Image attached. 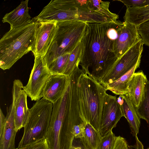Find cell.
<instances>
[{
    "instance_id": "6da1fadb",
    "label": "cell",
    "mask_w": 149,
    "mask_h": 149,
    "mask_svg": "<svg viewBox=\"0 0 149 149\" xmlns=\"http://www.w3.org/2000/svg\"><path fill=\"white\" fill-rule=\"evenodd\" d=\"M110 22L88 23L83 38L82 70L98 81L113 68L118 59L114 52V41L107 32Z\"/></svg>"
},
{
    "instance_id": "7a4b0ae2",
    "label": "cell",
    "mask_w": 149,
    "mask_h": 149,
    "mask_svg": "<svg viewBox=\"0 0 149 149\" xmlns=\"http://www.w3.org/2000/svg\"><path fill=\"white\" fill-rule=\"evenodd\" d=\"M40 22L80 21L102 23L116 21L104 15L94 6L91 0H52L36 16Z\"/></svg>"
},
{
    "instance_id": "3957f363",
    "label": "cell",
    "mask_w": 149,
    "mask_h": 149,
    "mask_svg": "<svg viewBox=\"0 0 149 149\" xmlns=\"http://www.w3.org/2000/svg\"><path fill=\"white\" fill-rule=\"evenodd\" d=\"M39 22L34 17L29 22L10 29L0 40V68L9 69L33 48Z\"/></svg>"
},
{
    "instance_id": "277c9868",
    "label": "cell",
    "mask_w": 149,
    "mask_h": 149,
    "mask_svg": "<svg viewBox=\"0 0 149 149\" xmlns=\"http://www.w3.org/2000/svg\"><path fill=\"white\" fill-rule=\"evenodd\" d=\"M80 123L71 113L69 94L66 91L53 104L46 137L49 149H72L74 138L72 129Z\"/></svg>"
},
{
    "instance_id": "5b68a950",
    "label": "cell",
    "mask_w": 149,
    "mask_h": 149,
    "mask_svg": "<svg viewBox=\"0 0 149 149\" xmlns=\"http://www.w3.org/2000/svg\"><path fill=\"white\" fill-rule=\"evenodd\" d=\"M77 88L83 122L90 124L99 132L107 91L97 80L82 69L78 78Z\"/></svg>"
},
{
    "instance_id": "8992f818",
    "label": "cell",
    "mask_w": 149,
    "mask_h": 149,
    "mask_svg": "<svg viewBox=\"0 0 149 149\" xmlns=\"http://www.w3.org/2000/svg\"><path fill=\"white\" fill-rule=\"evenodd\" d=\"M87 24L73 21L57 22L55 34L44 56L47 65L61 55L72 51L84 37Z\"/></svg>"
},
{
    "instance_id": "52a82bcc",
    "label": "cell",
    "mask_w": 149,
    "mask_h": 149,
    "mask_svg": "<svg viewBox=\"0 0 149 149\" xmlns=\"http://www.w3.org/2000/svg\"><path fill=\"white\" fill-rule=\"evenodd\" d=\"M53 108V104L43 98L33 104L29 109L18 148L46 138Z\"/></svg>"
},
{
    "instance_id": "ba28073f",
    "label": "cell",
    "mask_w": 149,
    "mask_h": 149,
    "mask_svg": "<svg viewBox=\"0 0 149 149\" xmlns=\"http://www.w3.org/2000/svg\"><path fill=\"white\" fill-rule=\"evenodd\" d=\"M143 44L141 39L132 47L118 59L113 68L98 82L104 86L117 80L131 69L141 59Z\"/></svg>"
},
{
    "instance_id": "9c48e42d",
    "label": "cell",
    "mask_w": 149,
    "mask_h": 149,
    "mask_svg": "<svg viewBox=\"0 0 149 149\" xmlns=\"http://www.w3.org/2000/svg\"><path fill=\"white\" fill-rule=\"evenodd\" d=\"M51 75L44 57H35L28 82L22 88L32 101H37L43 97L44 89Z\"/></svg>"
},
{
    "instance_id": "30bf717a",
    "label": "cell",
    "mask_w": 149,
    "mask_h": 149,
    "mask_svg": "<svg viewBox=\"0 0 149 149\" xmlns=\"http://www.w3.org/2000/svg\"><path fill=\"white\" fill-rule=\"evenodd\" d=\"M116 96L106 93L102 110L100 133L102 137L106 135L116 125L123 115L121 105Z\"/></svg>"
},
{
    "instance_id": "8fae6325",
    "label": "cell",
    "mask_w": 149,
    "mask_h": 149,
    "mask_svg": "<svg viewBox=\"0 0 149 149\" xmlns=\"http://www.w3.org/2000/svg\"><path fill=\"white\" fill-rule=\"evenodd\" d=\"M23 85L19 79L15 80L12 90V100L15 105V130L17 132L24 127L29 113L27 97L28 95L23 89Z\"/></svg>"
},
{
    "instance_id": "7c38bea8",
    "label": "cell",
    "mask_w": 149,
    "mask_h": 149,
    "mask_svg": "<svg viewBox=\"0 0 149 149\" xmlns=\"http://www.w3.org/2000/svg\"><path fill=\"white\" fill-rule=\"evenodd\" d=\"M39 22L32 51L34 57L45 56L52 41L57 28V22Z\"/></svg>"
},
{
    "instance_id": "4fadbf2b",
    "label": "cell",
    "mask_w": 149,
    "mask_h": 149,
    "mask_svg": "<svg viewBox=\"0 0 149 149\" xmlns=\"http://www.w3.org/2000/svg\"><path fill=\"white\" fill-rule=\"evenodd\" d=\"M141 39L137 26L123 22L114 45V52L119 59L135 44Z\"/></svg>"
},
{
    "instance_id": "5bb4252c",
    "label": "cell",
    "mask_w": 149,
    "mask_h": 149,
    "mask_svg": "<svg viewBox=\"0 0 149 149\" xmlns=\"http://www.w3.org/2000/svg\"><path fill=\"white\" fill-rule=\"evenodd\" d=\"M69 76L63 74L51 75L49 78L43 93V98L53 104L63 95L69 83Z\"/></svg>"
},
{
    "instance_id": "9a60e30c",
    "label": "cell",
    "mask_w": 149,
    "mask_h": 149,
    "mask_svg": "<svg viewBox=\"0 0 149 149\" xmlns=\"http://www.w3.org/2000/svg\"><path fill=\"white\" fill-rule=\"evenodd\" d=\"M15 105L12 100L7 108L6 122L2 136L0 137V149H15V139L17 132L15 130Z\"/></svg>"
},
{
    "instance_id": "2e32d148",
    "label": "cell",
    "mask_w": 149,
    "mask_h": 149,
    "mask_svg": "<svg viewBox=\"0 0 149 149\" xmlns=\"http://www.w3.org/2000/svg\"><path fill=\"white\" fill-rule=\"evenodd\" d=\"M117 101L121 105L123 116L127 120L134 136H137L141 124L140 118L128 94L120 95Z\"/></svg>"
},
{
    "instance_id": "e0dca14e",
    "label": "cell",
    "mask_w": 149,
    "mask_h": 149,
    "mask_svg": "<svg viewBox=\"0 0 149 149\" xmlns=\"http://www.w3.org/2000/svg\"><path fill=\"white\" fill-rule=\"evenodd\" d=\"M147 80L146 75L142 70H140L133 74L129 83L128 94L136 108L139 106L143 100Z\"/></svg>"
},
{
    "instance_id": "ac0fdd59",
    "label": "cell",
    "mask_w": 149,
    "mask_h": 149,
    "mask_svg": "<svg viewBox=\"0 0 149 149\" xmlns=\"http://www.w3.org/2000/svg\"><path fill=\"white\" fill-rule=\"evenodd\" d=\"M28 1V0L22 1L15 8L4 16L2 22L8 23L10 29H13L30 22L32 18L29 13Z\"/></svg>"
},
{
    "instance_id": "d6986e66",
    "label": "cell",
    "mask_w": 149,
    "mask_h": 149,
    "mask_svg": "<svg viewBox=\"0 0 149 149\" xmlns=\"http://www.w3.org/2000/svg\"><path fill=\"white\" fill-rule=\"evenodd\" d=\"M141 61V59L131 69L118 79L104 86L106 90L110 91L116 95L128 94L129 83L135 70L139 67Z\"/></svg>"
},
{
    "instance_id": "ffe728a7",
    "label": "cell",
    "mask_w": 149,
    "mask_h": 149,
    "mask_svg": "<svg viewBox=\"0 0 149 149\" xmlns=\"http://www.w3.org/2000/svg\"><path fill=\"white\" fill-rule=\"evenodd\" d=\"M124 19V22L136 26L149 19V4L140 8H127Z\"/></svg>"
},
{
    "instance_id": "44dd1931",
    "label": "cell",
    "mask_w": 149,
    "mask_h": 149,
    "mask_svg": "<svg viewBox=\"0 0 149 149\" xmlns=\"http://www.w3.org/2000/svg\"><path fill=\"white\" fill-rule=\"evenodd\" d=\"M102 138L100 132L90 124H85L84 136L81 139L84 149H97Z\"/></svg>"
},
{
    "instance_id": "7402d4cb",
    "label": "cell",
    "mask_w": 149,
    "mask_h": 149,
    "mask_svg": "<svg viewBox=\"0 0 149 149\" xmlns=\"http://www.w3.org/2000/svg\"><path fill=\"white\" fill-rule=\"evenodd\" d=\"M83 47L82 38L70 53L68 63L63 74L69 76L76 67L79 66L80 62Z\"/></svg>"
},
{
    "instance_id": "603a6c76",
    "label": "cell",
    "mask_w": 149,
    "mask_h": 149,
    "mask_svg": "<svg viewBox=\"0 0 149 149\" xmlns=\"http://www.w3.org/2000/svg\"><path fill=\"white\" fill-rule=\"evenodd\" d=\"M70 53L63 54L47 65L51 75L63 74L68 63Z\"/></svg>"
},
{
    "instance_id": "cb8c5ba5",
    "label": "cell",
    "mask_w": 149,
    "mask_h": 149,
    "mask_svg": "<svg viewBox=\"0 0 149 149\" xmlns=\"http://www.w3.org/2000/svg\"><path fill=\"white\" fill-rule=\"evenodd\" d=\"M136 109L140 118L145 120L149 125V81L148 80L145 85L143 100Z\"/></svg>"
},
{
    "instance_id": "d4e9b609",
    "label": "cell",
    "mask_w": 149,
    "mask_h": 149,
    "mask_svg": "<svg viewBox=\"0 0 149 149\" xmlns=\"http://www.w3.org/2000/svg\"><path fill=\"white\" fill-rule=\"evenodd\" d=\"M116 138L112 131H110L102 137L97 149H113Z\"/></svg>"
},
{
    "instance_id": "484cf974",
    "label": "cell",
    "mask_w": 149,
    "mask_h": 149,
    "mask_svg": "<svg viewBox=\"0 0 149 149\" xmlns=\"http://www.w3.org/2000/svg\"><path fill=\"white\" fill-rule=\"evenodd\" d=\"M137 27L144 44L149 47V19L139 24Z\"/></svg>"
},
{
    "instance_id": "4316f807",
    "label": "cell",
    "mask_w": 149,
    "mask_h": 149,
    "mask_svg": "<svg viewBox=\"0 0 149 149\" xmlns=\"http://www.w3.org/2000/svg\"><path fill=\"white\" fill-rule=\"evenodd\" d=\"M15 149H49L46 138Z\"/></svg>"
},
{
    "instance_id": "83f0119b",
    "label": "cell",
    "mask_w": 149,
    "mask_h": 149,
    "mask_svg": "<svg viewBox=\"0 0 149 149\" xmlns=\"http://www.w3.org/2000/svg\"><path fill=\"white\" fill-rule=\"evenodd\" d=\"M123 3L128 8H140L149 4V0H117Z\"/></svg>"
},
{
    "instance_id": "f1b7e54d",
    "label": "cell",
    "mask_w": 149,
    "mask_h": 149,
    "mask_svg": "<svg viewBox=\"0 0 149 149\" xmlns=\"http://www.w3.org/2000/svg\"><path fill=\"white\" fill-rule=\"evenodd\" d=\"M85 124L82 123L73 126L72 133L74 138L81 139L84 136Z\"/></svg>"
},
{
    "instance_id": "f546056e",
    "label": "cell",
    "mask_w": 149,
    "mask_h": 149,
    "mask_svg": "<svg viewBox=\"0 0 149 149\" xmlns=\"http://www.w3.org/2000/svg\"><path fill=\"white\" fill-rule=\"evenodd\" d=\"M113 149H129L127 142L120 139L116 140Z\"/></svg>"
},
{
    "instance_id": "4dcf8cb0",
    "label": "cell",
    "mask_w": 149,
    "mask_h": 149,
    "mask_svg": "<svg viewBox=\"0 0 149 149\" xmlns=\"http://www.w3.org/2000/svg\"><path fill=\"white\" fill-rule=\"evenodd\" d=\"M6 120V117L3 113V111L0 109V137L3 134L5 126Z\"/></svg>"
},
{
    "instance_id": "1f68e13d",
    "label": "cell",
    "mask_w": 149,
    "mask_h": 149,
    "mask_svg": "<svg viewBox=\"0 0 149 149\" xmlns=\"http://www.w3.org/2000/svg\"><path fill=\"white\" fill-rule=\"evenodd\" d=\"M135 137L136 140V144L135 146V149H144L143 145L137 136H135Z\"/></svg>"
},
{
    "instance_id": "d6a6232c",
    "label": "cell",
    "mask_w": 149,
    "mask_h": 149,
    "mask_svg": "<svg viewBox=\"0 0 149 149\" xmlns=\"http://www.w3.org/2000/svg\"><path fill=\"white\" fill-rule=\"evenodd\" d=\"M72 149H84L83 147H74L73 146L72 148Z\"/></svg>"
},
{
    "instance_id": "836d02e7",
    "label": "cell",
    "mask_w": 149,
    "mask_h": 149,
    "mask_svg": "<svg viewBox=\"0 0 149 149\" xmlns=\"http://www.w3.org/2000/svg\"><path fill=\"white\" fill-rule=\"evenodd\" d=\"M147 149H149V148H147Z\"/></svg>"
}]
</instances>
